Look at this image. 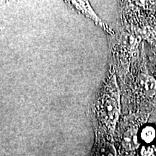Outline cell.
I'll use <instances>...</instances> for the list:
<instances>
[{
    "mask_svg": "<svg viewBox=\"0 0 156 156\" xmlns=\"http://www.w3.org/2000/svg\"><path fill=\"white\" fill-rule=\"evenodd\" d=\"M155 130L152 126H147L142 129L140 133V138L143 140L145 143H151L155 139Z\"/></svg>",
    "mask_w": 156,
    "mask_h": 156,
    "instance_id": "4",
    "label": "cell"
},
{
    "mask_svg": "<svg viewBox=\"0 0 156 156\" xmlns=\"http://www.w3.org/2000/svg\"><path fill=\"white\" fill-rule=\"evenodd\" d=\"M140 84L145 94L147 96L153 97L156 93V80L153 77L142 75L140 77Z\"/></svg>",
    "mask_w": 156,
    "mask_h": 156,
    "instance_id": "3",
    "label": "cell"
},
{
    "mask_svg": "<svg viewBox=\"0 0 156 156\" xmlns=\"http://www.w3.org/2000/svg\"><path fill=\"white\" fill-rule=\"evenodd\" d=\"M140 145L136 130L134 129H129L124 133L122 138V145L126 151H135Z\"/></svg>",
    "mask_w": 156,
    "mask_h": 156,
    "instance_id": "1",
    "label": "cell"
},
{
    "mask_svg": "<svg viewBox=\"0 0 156 156\" xmlns=\"http://www.w3.org/2000/svg\"><path fill=\"white\" fill-rule=\"evenodd\" d=\"M103 108L107 118L112 124H114L118 116V103L116 98L109 95L107 96L103 103Z\"/></svg>",
    "mask_w": 156,
    "mask_h": 156,
    "instance_id": "2",
    "label": "cell"
}]
</instances>
